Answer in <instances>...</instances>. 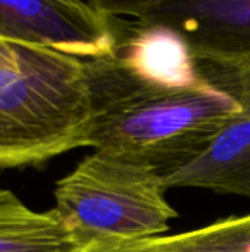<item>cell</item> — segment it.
<instances>
[{
	"label": "cell",
	"mask_w": 250,
	"mask_h": 252,
	"mask_svg": "<svg viewBox=\"0 0 250 252\" xmlns=\"http://www.w3.org/2000/svg\"><path fill=\"white\" fill-rule=\"evenodd\" d=\"M77 244L55 208L35 211L0 189V252H74Z\"/></svg>",
	"instance_id": "9"
},
{
	"label": "cell",
	"mask_w": 250,
	"mask_h": 252,
	"mask_svg": "<svg viewBox=\"0 0 250 252\" xmlns=\"http://www.w3.org/2000/svg\"><path fill=\"white\" fill-rule=\"evenodd\" d=\"M84 69L91 106L88 146L159 174L196 159L243 112L230 89L205 75L186 86L156 83L116 55L84 61Z\"/></svg>",
	"instance_id": "1"
},
{
	"label": "cell",
	"mask_w": 250,
	"mask_h": 252,
	"mask_svg": "<svg viewBox=\"0 0 250 252\" xmlns=\"http://www.w3.org/2000/svg\"><path fill=\"white\" fill-rule=\"evenodd\" d=\"M116 56L144 78L164 84H194L203 78L189 44L172 30L125 18Z\"/></svg>",
	"instance_id": "7"
},
{
	"label": "cell",
	"mask_w": 250,
	"mask_h": 252,
	"mask_svg": "<svg viewBox=\"0 0 250 252\" xmlns=\"http://www.w3.org/2000/svg\"><path fill=\"white\" fill-rule=\"evenodd\" d=\"M84 61L0 38V168L40 167L88 146Z\"/></svg>",
	"instance_id": "2"
},
{
	"label": "cell",
	"mask_w": 250,
	"mask_h": 252,
	"mask_svg": "<svg viewBox=\"0 0 250 252\" xmlns=\"http://www.w3.org/2000/svg\"><path fill=\"white\" fill-rule=\"evenodd\" d=\"M74 252H250V213L171 236L91 241Z\"/></svg>",
	"instance_id": "8"
},
{
	"label": "cell",
	"mask_w": 250,
	"mask_h": 252,
	"mask_svg": "<svg viewBox=\"0 0 250 252\" xmlns=\"http://www.w3.org/2000/svg\"><path fill=\"white\" fill-rule=\"evenodd\" d=\"M112 15L172 30L196 61L250 69V0H100Z\"/></svg>",
	"instance_id": "4"
},
{
	"label": "cell",
	"mask_w": 250,
	"mask_h": 252,
	"mask_svg": "<svg viewBox=\"0 0 250 252\" xmlns=\"http://www.w3.org/2000/svg\"><path fill=\"white\" fill-rule=\"evenodd\" d=\"M202 72L230 89L243 103V112L196 159L161 174L167 189L199 188L217 193L250 198V69H234L200 62Z\"/></svg>",
	"instance_id": "6"
},
{
	"label": "cell",
	"mask_w": 250,
	"mask_h": 252,
	"mask_svg": "<svg viewBox=\"0 0 250 252\" xmlns=\"http://www.w3.org/2000/svg\"><path fill=\"white\" fill-rule=\"evenodd\" d=\"M124 19L100 0H0V38L93 61L116 53Z\"/></svg>",
	"instance_id": "5"
},
{
	"label": "cell",
	"mask_w": 250,
	"mask_h": 252,
	"mask_svg": "<svg viewBox=\"0 0 250 252\" xmlns=\"http://www.w3.org/2000/svg\"><path fill=\"white\" fill-rule=\"evenodd\" d=\"M159 173L96 151L55 186V210L77 248L91 241L158 236L178 213Z\"/></svg>",
	"instance_id": "3"
}]
</instances>
